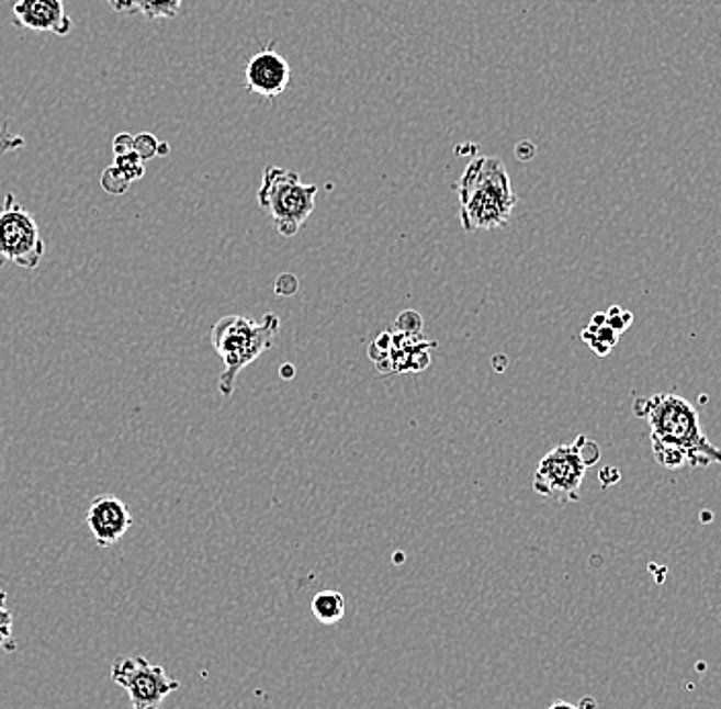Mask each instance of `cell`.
Returning <instances> with one entry per match:
<instances>
[{
  "label": "cell",
  "mask_w": 721,
  "mask_h": 709,
  "mask_svg": "<svg viewBox=\"0 0 721 709\" xmlns=\"http://www.w3.org/2000/svg\"><path fill=\"white\" fill-rule=\"evenodd\" d=\"M113 167L122 170L129 183H134V181H138V179L144 177V160L134 150L127 153V155L115 156Z\"/></svg>",
  "instance_id": "16"
},
{
  "label": "cell",
  "mask_w": 721,
  "mask_h": 709,
  "mask_svg": "<svg viewBox=\"0 0 721 709\" xmlns=\"http://www.w3.org/2000/svg\"><path fill=\"white\" fill-rule=\"evenodd\" d=\"M583 340L590 345V349L600 357H607L611 353L615 345L619 342V333H615L613 328L607 323L588 324V328L583 330Z\"/></svg>",
  "instance_id": "13"
},
{
  "label": "cell",
  "mask_w": 721,
  "mask_h": 709,
  "mask_svg": "<svg viewBox=\"0 0 721 709\" xmlns=\"http://www.w3.org/2000/svg\"><path fill=\"white\" fill-rule=\"evenodd\" d=\"M46 255V240L35 217L7 193L0 207V269L16 265L25 271H35Z\"/></svg>",
  "instance_id": "6"
},
{
  "label": "cell",
  "mask_w": 721,
  "mask_h": 709,
  "mask_svg": "<svg viewBox=\"0 0 721 709\" xmlns=\"http://www.w3.org/2000/svg\"><path fill=\"white\" fill-rule=\"evenodd\" d=\"M550 709H581L578 706H572L568 701H555Z\"/></svg>",
  "instance_id": "24"
},
{
  "label": "cell",
  "mask_w": 721,
  "mask_h": 709,
  "mask_svg": "<svg viewBox=\"0 0 721 709\" xmlns=\"http://www.w3.org/2000/svg\"><path fill=\"white\" fill-rule=\"evenodd\" d=\"M318 187L302 183L300 175L293 170L267 167L262 170L259 189V205L273 217L277 230L285 238H292L304 228L307 217L316 207Z\"/></svg>",
  "instance_id": "4"
},
{
  "label": "cell",
  "mask_w": 721,
  "mask_h": 709,
  "mask_svg": "<svg viewBox=\"0 0 721 709\" xmlns=\"http://www.w3.org/2000/svg\"><path fill=\"white\" fill-rule=\"evenodd\" d=\"M347 611L345 597L338 590H320L312 599V616L316 617L324 626H335Z\"/></svg>",
  "instance_id": "12"
},
{
  "label": "cell",
  "mask_w": 721,
  "mask_h": 709,
  "mask_svg": "<svg viewBox=\"0 0 721 709\" xmlns=\"http://www.w3.org/2000/svg\"><path fill=\"white\" fill-rule=\"evenodd\" d=\"M25 146V139L23 136H16V134H11L9 125L4 124L0 127V155L4 153H13V150H19Z\"/></svg>",
  "instance_id": "20"
},
{
  "label": "cell",
  "mask_w": 721,
  "mask_h": 709,
  "mask_svg": "<svg viewBox=\"0 0 721 709\" xmlns=\"http://www.w3.org/2000/svg\"><path fill=\"white\" fill-rule=\"evenodd\" d=\"M281 378H293L292 365H283V368H281Z\"/></svg>",
  "instance_id": "25"
},
{
  "label": "cell",
  "mask_w": 721,
  "mask_h": 709,
  "mask_svg": "<svg viewBox=\"0 0 721 709\" xmlns=\"http://www.w3.org/2000/svg\"><path fill=\"white\" fill-rule=\"evenodd\" d=\"M605 316H607V324L613 328L615 333H619V335L623 330H628L631 323H633V314L619 308V306H613L609 312H605Z\"/></svg>",
  "instance_id": "19"
},
{
  "label": "cell",
  "mask_w": 721,
  "mask_h": 709,
  "mask_svg": "<svg viewBox=\"0 0 721 709\" xmlns=\"http://www.w3.org/2000/svg\"><path fill=\"white\" fill-rule=\"evenodd\" d=\"M279 326L281 320L273 312H267L261 323L232 314L214 324L210 339L215 353L224 361V371L217 382L224 398H230L234 394L240 371L273 347Z\"/></svg>",
  "instance_id": "3"
},
{
  "label": "cell",
  "mask_w": 721,
  "mask_h": 709,
  "mask_svg": "<svg viewBox=\"0 0 721 709\" xmlns=\"http://www.w3.org/2000/svg\"><path fill=\"white\" fill-rule=\"evenodd\" d=\"M633 413L647 423L650 441L683 449L692 470H703L711 463L721 465V449L709 441L697 408L687 398L662 392L650 398H638Z\"/></svg>",
  "instance_id": "2"
},
{
  "label": "cell",
  "mask_w": 721,
  "mask_h": 709,
  "mask_svg": "<svg viewBox=\"0 0 721 709\" xmlns=\"http://www.w3.org/2000/svg\"><path fill=\"white\" fill-rule=\"evenodd\" d=\"M158 139L153 134H138L134 136V153L146 162L153 160L154 156H158Z\"/></svg>",
  "instance_id": "18"
},
{
  "label": "cell",
  "mask_w": 721,
  "mask_h": 709,
  "mask_svg": "<svg viewBox=\"0 0 721 709\" xmlns=\"http://www.w3.org/2000/svg\"><path fill=\"white\" fill-rule=\"evenodd\" d=\"M87 525L99 548H111L125 538L134 519L122 498L113 494H101L92 498L91 507L87 510Z\"/></svg>",
  "instance_id": "8"
},
{
  "label": "cell",
  "mask_w": 721,
  "mask_h": 709,
  "mask_svg": "<svg viewBox=\"0 0 721 709\" xmlns=\"http://www.w3.org/2000/svg\"><path fill=\"white\" fill-rule=\"evenodd\" d=\"M245 78L246 89L250 93L275 99L288 91L292 80V68L273 47H264L246 63Z\"/></svg>",
  "instance_id": "9"
},
{
  "label": "cell",
  "mask_w": 721,
  "mask_h": 709,
  "mask_svg": "<svg viewBox=\"0 0 721 709\" xmlns=\"http://www.w3.org/2000/svg\"><path fill=\"white\" fill-rule=\"evenodd\" d=\"M650 443H652V453H654L656 462L664 465L666 470H678L683 465H689V458L683 449L661 443V441H650Z\"/></svg>",
  "instance_id": "15"
},
{
  "label": "cell",
  "mask_w": 721,
  "mask_h": 709,
  "mask_svg": "<svg viewBox=\"0 0 721 709\" xmlns=\"http://www.w3.org/2000/svg\"><path fill=\"white\" fill-rule=\"evenodd\" d=\"M13 614L7 609V593L0 588V652H15L16 640L13 635Z\"/></svg>",
  "instance_id": "14"
},
{
  "label": "cell",
  "mask_w": 721,
  "mask_h": 709,
  "mask_svg": "<svg viewBox=\"0 0 721 709\" xmlns=\"http://www.w3.org/2000/svg\"><path fill=\"white\" fill-rule=\"evenodd\" d=\"M600 460V448L588 437H576L568 446L552 449L538 465L533 476V491L548 496L576 503L588 468Z\"/></svg>",
  "instance_id": "5"
},
{
  "label": "cell",
  "mask_w": 721,
  "mask_h": 709,
  "mask_svg": "<svg viewBox=\"0 0 721 709\" xmlns=\"http://www.w3.org/2000/svg\"><path fill=\"white\" fill-rule=\"evenodd\" d=\"M461 226L467 234L505 228L517 205L507 165L496 156H476L455 185Z\"/></svg>",
  "instance_id": "1"
},
{
  "label": "cell",
  "mask_w": 721,
  "mask_h": 709,
  "mask_svg": "<svg viewBox=\"0 0 721 709\" xmlns=\"http://www.w3.org/2000/svg\"><path fill=\"white\" fill-rule=\"evenodd\" d=\"M167 153H169V146L160 142V144H158V155H167Z\"/></svg>",
  "instance_id": "26"
},
{
  "label": "cell",
  "mask_w": 721,
  "mask_h": 709,
  "mask_svg": "<svg viewBox=\"0 0 721 709\" xmlns=\"http://www.w3.org/2000/svg\"><path fill=\"white\" fill-rule=\"evenodd\" d=\"M111 680L129 695L132 709H158L181 683L169 677L162 666L144 656H123L111 664Z\"/></svg>",
  "instance_id": "7"
},
{
  "label": "cell",
  "mask_w": 721,
  "mask_h": 709,
  "mask_svg": "<svg viewBox=\"0 0 721 709\" xmlns=\"http://www.w3.org/2000/svg\"><path fill=\"white\" fill-rule=\"evenodd\" d=\"M15 21L30 32L68 35L72 19L66 13L64 0H16L13 7Z\"/></svg>",
  "instance_id": "10"
},
{
  "label": "cell",
  "mask_w": 721,
  "mask_h": 709,
  "mask_svg": "<svg viewBox=\"0 0 721 709\" xmlns=\"http://www.w3.org/2000/svg\"><path fill=\"white\" fill-rule=\"evenodd\" d=\"M581 709H597V701L593 697H584L583 704L578 706Z\"/></svg>",
  "instance_id": "23"
},
{
  "label": "cell",
  "mask_w": 721,
  "mask_h": 709,
  "mask_svg": "<svg viewBox=\"0 0 721 709\" xmlns=\"http://www.w3.org/2000/svg\"><path fill=\"white\" fill-rule=\"evenodd\" d=\"M101 185L108 191L109 195H123L127 191V187L132 185V183L125 179L122 170L111 165L103 172V177H101Z\"/></svg>",
  "instance_id": "17"
},
{
  "label": "cell",
  "mask_w": 721,
  "mask_h": 709,
  "mask_svg": "<svg viewBox=\"0 0 721 709\" xmlns=\"http://www.w3.org/2000/svg\"><path fill=\"white\" fill-rule=\"evenodd\" d=\"M398 328L399 333H404V335H418L420 328H423V318H420V314L410 312V310L404 312L398 318Z\"/></svg>",
  "instance_id": "21"
},
{
  "label": "cell",
  "mask_w": 721,
  "mask_h": 709,
  "mask_svg": "<svg viewBox=\"0 0 721 709\" xmlns=\"http://www.w3.org/2000/svg\"><path fill=\"white\" fill-rule=\"evenodd\" d=\"M115 13L144 15L146 19H172L179 15L183 0H108Z\"/></svg>",
  "instance_id": "11"
},
{
  "label": "cell",
  "mask_w": 721,
  "mask_h": 709,
  "mask_svg": "<svg viewBox=\"0 0 721 709\" xmlns=\"http://www.w3.org/2000/svg\"><path fill=\"white\" fill-rule=\"evenodd\" d=\"M134 150V136L132 134H120L113 139V155L123 156Z\"/></svg>",
  "instance_id": "22"
}]
</instances>
